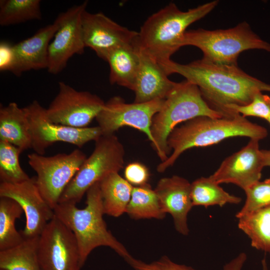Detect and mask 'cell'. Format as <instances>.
Masks as SVG:
<instances>
[{"mask_svg":"<svg viewBox=\"0 0 270 270\" xmlns=\"http://www.w3.org/2000/svg\"><path fill=\"white\" fill-rule=\"evenodd\" d=\"M82 28L85 47L90 48L105 61L111 52L132 43L138 34L102 12L90 13L86 10L82 16Z\"/></svg>","mask_w":270,"mask_h":270,"instance_id":"15","label":"cell"},{"mask_svg":"<svg viewBox=\"0 0 270 270\" xmlns=\"http://www.w3.org/2000/svg\"><path fill=\"white\" fill-rule=\"evenodd\" d=\"M57 95L46 108L53 122L75 128H84L96 118L105 102L96 94L78 91L64 82H58Z\"/></svg>","mask_w":270,"mask_h":270,"instance_id":"11","label":"cell"},{"mask_svg":"<svg viewBox=\"0 0 270 270\" xmlns=\"http://www.w3.org/2000/svg\"><path fill=\"white\" fill-rule=\"evenodd\" d=\"M28 162L36 173V181L42 196L54 210L66 188L86 158L80 150L69 154L46 156L36 152L28 154Z\"/></svg>","mask_w":270,"mask_h":270,"instance_id":"8","label":"cell"},{"mask_svg":"<svg viewBox=\"0 0 270 270\" xmlns=\"http://www.w3.org/2000/svg\"><path fill=\"white\" fill-rule=\"evenodd\" d=\"M190 196L193 206L207 208L216 205L222 207L227 204H238L242 201L240 197L226 192L210 177H201L192 182Z\"/></svg>","mask_w":270,"mask_h":270,"instance_id":"25","label":"cell"},{"mask_svg":"<svg viewBox=\"0 0 270 270\" xmlns=\"http://www.w3.org/2000/svg\"><path fill=\"white\" fill-rule=\"evenodd\" d=\"M0 197L10 198L22 207L26 218L24 238L38 236L54 216L38 187L36 176L15 184L0 182Z\"/></svg>","mask_w":270,"mask_h":270,"instance_id":"14","label":"cell"},{"mask_svg":"<svg viewBox=\"0 0 270 270\" xmlns=\"http://www.w3.org/2000/svg\"><path fill=\"white\" fill-rule=\"evenodd\" d=\"M224 116L208 104L197 86L186 80L176 82L152 118L150 130L154 142L152 146L163 162L170 154L168 138L178 124L198 116L220 118Z\"/></svg>","mask_w":270,"mask_h":270,"instance_id":"5","label":"cell"},{"mask_svg":"<svg viewBox=\"0 0 270 270\" xmlns=\"http://www.w3.org/2000/svg\"><path fill=\"white\" fill-rule=\"evenodd\" d=\"M24 211L14 200L0 197V250L15 246L24 240L21 232L16 228L15 222Z\"/></svg>","mask_w":270,"mask_h":270,"instance_id":"27","label":"cell"},{"mask_svg":"<svg viewBox=\"0 0 270 270\" xmlns=\"http://www.w3.org/2000/svg\"><path fill=\"white\" fill-rule=\"evenodd\" d=\"M264 167L270 166V150H261Z\"/></svg>","mask_w":270,"mask_h":270,"instance_id":"36","label":"cell"},{"mask_svg":"<svg viewBox=\"0 0 270 270\" xmlns=\"http://www.w3.org/2000/svg\"><path fill=\"white\" fill-rule=\"evenodd\" d=\"M266 121L269 123V124H270V117L268 118V119L266 120Z\"/></svg>","mask_w":270,"mask_h":270,"instance_id":"38","label":"cell"},{"mask_svg":"<svg viewBox=\"0 0 270 270\" xmlns=\"http://www.w3.org/2000/svg\"><path fill=\"white\" fill-rule=\"evenodd\" d=\"M86 194V206L82 209L68 202H59L54 208V215L74 236L82 267L92 250L100 246L111 248L126 261L132 256L108 229L103 218L99 182L92 186Z\"/></svg>","mask_w":270,"mask_h":270,"instance_id":"3","label":"cell"},{"mask_svg":"<svg viewBox=\"0 0 270 270\" xmlns=\"http://www.w3.org/2000/svg\"><path fill=\"white\" fill-rule=\"evenodd\" d=\"M190 184L174 175L160 178L154 189L163 212L172 216L176 230L184 236L188 234V215L193 207Z\"/></svg>","mask_w":270,"mask_h":270,"instance_id":"17","label":"cell"},{"mask_svg":"<svg viewBox=\"0 0 270 270\" xmlns=\"http://www.w3.org/2000/svg\"><path fill=\"white\" fill-rule=\"evenodd\" d=\"M53 24L40 29L32 36L13 45L15 64L12 72L19 76L25 72L48 68L50 40L57 30Z\"/></svg>","mask_w":270,"mask_h":270,"instance_id":"19","label":"cell"},{"mask_svg":"<svg viewBox=\"0 0 270 270\" xmlns=\"http://www.w3.org/2000/svg\"><path fill=\"white\" fill-rule=\"evenodd\" d=\"M246 258V253L242 252L226 264L223 267V270H242Z\"/></svg>","mask_w":270,"mask_h":270,"instance_id":"35","label":"cell"},{"mask_svg":"<svg viewBox=\"0 0 270 270\" xmlns=\"http://www.w3.org/2000/svg\"><path fill=\"white\" fill-rule=\"evenodd\" d=\"M126 212L134 220H162L166 216L154 190L148 183L133 187Z\"/></svg>","mask_w":270,"mask_h":270,"instance_id":"26","label":"cell"},{"mask_svg":"<svg viewBox=\"0 0 270 270\" xmlns=\"http://www.w3.org/2000/svg\"><path fill=\"white\" fill-rule=\"evenodd\" d=\"M0 140L18 147L21 151L32 148L30 126L24 108L14 102L0 107Z\"/></svg>","mask_w":270,"mask_h":270,"instance_id":"21","label":"cell"},{"mask_svg":"<svg viewBox=\"0 0 270 270\" xmlns=\"http://www.w3.org/2000/svg\"><path fill=\"white\" fill-rule=\"evenodd\" d=\"M140 50V64L134 90V102L146 103L164 100L176 82L168 78V76L160 64Z\"/></svg>","mask_w":270,"mask_h":270,"instance_id":"18","label":"cell"},{"mask_svg":"<svg viewBox=\"0 0 270 270\" xmlns=\"http://www.w3.org/2000/svg\"><path fill=\"white\" fill-rule=\"evenodd\" d=\"M21 152L16 146L0 140V182L15 184L30 178L20 164L19 156Z\"/></svg>","mask_w":270,"mask_h":270,"instance_id":"29","label":"cell"},{"mask_svg":"<svg viewBox=\"0 0 270 270\" xmlns=\"http://www.w3.org/2000/svg\"><path fill=\"white\" fill-rule=\"evenodd\" d=\"M162 66L168 76L178 74L197 86L208 104L225 116L228 106H244L257 94L270 92V84L246 73L238 65L217 64L202 58L188 64L170 60Z\"/></svg>","mask_w":270,"mask_h":270,"instance_id":"1","label":"cell"},{"mask_svg":"<svg viewBox=\"0 0 270 270\" xmlns=\"http://www.w3.org/2000/svg\"><path fill=\"white\" fill-rule=\"evenodd\" d=\"M106 61L110 67V83L134 91L140 64V50L136 40L114 50Z\"/></svg>","mask_w":270,"mask_h":270,"instance_id":"20","label":"cell"},{"mask_svg":"<svg viewBox=\"0 0 270 270\" xmlns=\"http://www.w3.org/2000/svg\"><path fill=\"white\" fill-rule=\"evenodd\" d=\"M38 237L24 238L19 244L0 250V269L42 270L38 256Z\"/></svg>","mask_w":270,"mask_h":270,"instance_id":"23","label":"cell"},{"mask_svg":"<svg viewBox=\"0 0 270 270\" xmlns=\"http://www.w3.org/2000/svg\"><path fill=\"white\" fill-rule=\"evenodd\" d=\"M238 113L242 116H254L267 120L270 116V96L262 92L257 94L252 101L244 106L230 105L226 108V114Z\"/></svg>","mask_w":270,"mask_h":270,"instance_id":"31","label":"cell"},{"mask_svg":"<svg viewBox=\"0 0 270 270\" xmlns=\"http://www.w3.org/2000/svg\"><path fill=\"white\" fill-rule=\"evenodd\" d=\"M88 1L74 6L58 14L54 22L57 30L48 49V72H60L74 55L82 54L86 48L82 34V16Z\"/></svg>","mask_w":270,"mask_h":270,"instance_id":"13","label":"cell"},{"mask_svg":"<svg viewBox=\"0 0 270 270\" xmlns=\"http://www.w3.org/2000/svg\"><path fill=\"white\" fill-rule=\"evenodd\" d=\"M124 178L132 185L140 186L148 184L150 172L148 168L138 162L128 164L124 170Z\"/></svg>","mask_w":270,"mask_h":270,"instance_id":"33","label":"cell"},{"mask_svg":"<svg viewBox=\"0 0 270 270\" xmlns=\"http://www.w3.org/2000/svg\"><path fill=\"white\" fill-rule=\"evenodd\" d=\"M268 134L264 127L250 122L238 113L220 118L198 116L172 130L167 140L168 148L172 152L157 166L156 170L158 172H164L174 164L182 152L191 148L212 146L236 136L260 140Z\"/></svg>","mask_w":270,"mask_h":270,"instance_id":"2","label":"cell"},{"mask_svg":"<svg viewBox=\"0 0 270 270\" xmlns=\"http://www.w3.org/2000/svg\"><path fill=\"white\" fill-rule=\"evenodd\" d=\"M38 256L42 270H80L82 268L74 234L55 215L39 236Z\"/></svg>","mask_w":270,"mask_h":270,"instance_id":"10","label":"cell"},{"mask_svg":"<svg viewBox=\"0 0 270 270\" xmlns=\"http://www.w3.org/2000/svg\"><path fill=\"white\" fill-rule=\"evenodd\" d=\"M99 184L104 214L116 218L126 212L132 185L116 172L108 174Z\"/></svg>","mask_w":270,"mask_h":270,"instance_id":"22","label":"cell"},{"mask_svg":"<svg viewBox=\"0 0 270 270\" xmlns=\"http://www.w3.org/2000/svg\"><path fill=\"white\" fill-rule=\"evenodd\" d=\"M186 46L197 47L203 53L202 59L222 65H238V56L247 50L270 52V44L254 33L246 22L226 30L198 28L186 31L181 46Z\"/></svg>","mask_w":270,"mask_h":270,"instance_id":"6","label":"cell"},{"mask_svg":"<svg viewBox=\"0 0 270 270\" xmlns=\"http://www.w3.org/2000/svg\"><path fill=\"white\" fill-rule=\"evenodd\" d=\"M238 219V227L249 238L251 246L258 250L270 252V206Z\"/></svg>","mask_w":270,"mask_h":270,"instance_id":"24","label":"cell"},{"mask_svg":"<svg viewBox=\"0 0 270 270\" xmlns=\"http://www.w3.org/2000/svg\"><path fill=\"white\" fill-rule=\"evenodd\" d=\"M218 3V0L208 2L186 12L170 3L146 19L136 42L140 50L163 64L182 47L188 27L210 13Z\"/></svg>","mask_w":270,"mask_h":270,"instance_id":"4","label":"cell"},{"mask_svg":"<svg viewBox=\"0 0 270 270\" xmlns=\"http://www.w3.org/2000/svg\"><path fill=\"white\" fill-rule=\"evenodd\" d=\"M24 108L30 126L32 148L39 154L44 155L46 149L56 142H67L82 148L102 135L98 126L75 128L52 122L47 116L46 108L37 100H34Z\"/></svg>","mask_w":270,"mask_h":270,"instance_id":"9","label":"cell"},{"mask_svg":"<svg viewBox=\"0 0 270 270\" xmlns=\"http://www.w3.org/2000/svg\"><path fill=\"white\" fill-rule=\"evenodd\" d=\"M246 200L236 214L238 218L248 213L270 206V178L258 181L245 190Z\"/></svg>","mask_w":270,"mask_h":270,"instance_id":"30","label":"cell"},{"mask_svg":"<svg viewBox=\"0 0 270 270\" xmlns=\"http://www.w3.org/2000/svg\"><path fill=\"white\" fill-rule=\"evenodd\" d=\"M15 64L13 45L6 42L0 43V70L12 72Z\"/></svg>","mask_w":270,"mask_h":270,"instance_id":"34","label":"cell"},{"mask_svg":"<svg viewBox=\"0 0 270 270\" xmlns=\"http://www.w3.org/2000/svg\"><path fill=\"white\" fill-rule=\"evenodd\" d=\"M125 152L114 134L101 136L95 140L94 150L66 188L58 202H79L88 190L112 172L124 167Z\"/></svg>","mask_w":270,"mask_h":270,"instance_id":"7","label":"cell"},{"mask_svg":"<svg viewBox=\"0 0 270 270\" xmlns=\"http://www.w3.org/2000/svg\"><path fill=\"white\" fill-rule=\"evenodd\" d=\"M164 100L128 104L118 96L110 98L96 118L102 136L114 134L120 128L130 126L144 132L152 144L150 130L152 118L160 110Z\"/></svg>","mask_w":270,"mask_h":270,"instance_id":"12","label":"cell"},{"mask_svg":"<svg viewBox=\"0 0 270 270\" xmlns=\"http://www.w3.org/2000/svg\"><path fill=\"white\" fill-rule=\"evenodd\" d=\"M262 270H268V266L266 258H264L262 260Z\"/></svg>","mask_w":270,"mask_h":270,"instance_id":"37","label":"cell"},{"mask_svg":"<svg viewBox=\"0 0 270 270\" xmlns=\"http://www.w3.org/2000/svg\"><path fill=\"white\" fill-rule=\"evenodd\" d=\"M259 141L250 139L246 146L225 158L209 177L218 184H233L244 190L260 180L264 166Z\"/></svg>","mask_w":270,"mask_h":270,"instance_id":"16","label":"cell"},{"mask_svg":"<svg viewBox=\"0 0 270 270\" xmlns=\"http://www.w3.org/2000/svg\"><path fill=\"white\" fill-rule=\"evenodd\" d=\"M0 270H4L0 269Z\"/></svg>","mask_w":270,"mask_h":270,"instance_id":"39","label":"cell"},{"mask_svg":"<svg viewBox=\"0 0 270 270\" xmlns=\"http://www.w3.org/2000/svg\"><path fill=\"white\" fill-rule=\"evenodd\" d=\"M39 0H0V24L7 26L42 18Z\"/></svg>","mask_w":270,"mask_h":270,"instance_id":"28","label":"cell"},{"mask_svg":"<svg viewBox=\"0 0 270 270\" xmlns=\"http://www.w3.org/2000/svg\"><path fill=\"white\" fill-rule=\"evenodd\" d=\"M126 262L134 270H196L190 266L174 262L166 256L150 263L132 256Z\"/></svg>","mask_w":270,"mask_h":270,"instance_id":"32","label":"cell"}]
</instances>
